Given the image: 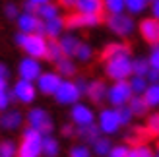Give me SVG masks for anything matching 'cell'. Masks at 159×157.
Listing matches in <instances>:
<instances>
[{"mask_svg": "<svg viewBox=\"0 0 159 157\" xmlns=\"http://www.w3.org/2000/svg\"><path fill=\"white\" fill-rule=\"evenodd\" d=\"M27 2H31V4H35V6L39 8V6H43V4H49V2H52V0H27Z\"/></svg>", "mask_w": 159, "mask_h": 157, "instance_id": "51", "label": "cell"}, {"mask_svg": "<svg viewBox=\"0 0 159 157\" xmlns=\"http://www.w3.org/2000/svg\"><path fill=\"white\" fill-rule=\"evenodd\" d=\"M54 64H57V72L60 74L62 80H70V78H74L76 72H78L76 60L70 58V56H62L58 62H54Z\"/></svg>", "mask_w": 159, "mask_h": 157, "instance_id": "20", "label": "cell"}, {"mask_svg": "<svg viewBox=\"0 0 159 157\" xmlns=\"http://www.w3.org/2000/svg\"><path fill=\"white\" fill-rule=\"evenodd\" d=\"M97 128L101 132V136H113V134H116V132L122 128L116 109L109 107V109L99 111V114H97Z\"/></svg>", "mask_w": 159, "mask_h": 157, "instance_id": "7", "label": "cell"}, {"mask_svg": "<svg viewBox=\"0 0 159 157\" xmlns=\"http://www.w3.org/2000/svg\"><path fill=\"white\" fill-rule=\"evenodd\" d=\"M74 10L80 12V14L101 16L103 14V0H76Z\"/></svg>", "mask_w": 159, "mask_h": 157, "instance_id": "19", "label": "cell"}, {"mask_svg": "<svg viewBox=\"0 0 159 157\" xmlns=\"http://www.w3.org/2000/svg\"><path fill=\"white\" fill-rule=\"evenodd\" d=\"M76 134L80 136V140H82L84 144H93L95 140L101 136V132H99V128H97V124H89V126H82V128H78Z\"/></svg>", "mask_w": 159, "mask_h": 157, "instance_id": "26", "label": "cell"}, {"mask_svg": "<svg viewBox=\"0 0 159 157\" xmlns=\"http://www.w3.org/2000/svg\"><path fill=\"white\" fill-rule=\"evenodd\" d=\"M148 62H149V68H153L159 72V45H153L152 47V52L148 56Z\"/></svg>", "mask_w": 159, "mask_h": 157, "instance_id": "40", "label": "cell"}, {"mask_svg": "<svg viewBox=\"0 0 159 157\" xmlns=\"http://www.w3.org/2000/svg\"><path fill=\"white\" fill-rule=\"evenodd\" d=\"M37 16L41 21H47V20H52V18H58L60 16V6L54 4V2H49V4H43L37 8Z\"/></svg>", "mask_w": 159, "mask_h": 157, "instance_id": "27", "label": "cell"}, {"mask_svg": "<svg viewBox=\"0 0 159 157\" xmlns=\"http://www.w3.org/2000/svg\"><path fill=\"white\" fill-rule=\"evenodd\" d=\"M149 8V0H124V12L130 16L144 14Z\"/></svg>", "mask_w": 159, "mask_h": 157, "instance_id": "28", "label": "cell"}, {"mask_svg": "<svg viewBox=\"0 0 159 157\" xmlns=\"http://www.w3.org/2000/svg\"><path fill=\"white\" fill-rule=\"evenodd\" d=\"M16 45L25 52V56L43 60L47 58V49H49V39L43 33H20L16 35Z\"/></svg>", "mask_w": 159, "mask_h": 157, "instance_id": "1", "label": "cell"}, {"mask_svg": "<svg viewBox=\"0 0 159 157\" xmlns=\"http://www.w3.org/2000/svg\"><path fill=\"white\" fill-rule=\"evenodd\" d=\"M25 120L29 124V128H33L37 130L39 134H52V130H54V120H52V116L47 113V109L43 107H33L31 111H27L25 114Z\"/></svg>", "mask_w": 159, "mask_h": 157, "instance_id": "4", "label": "cell"}, {"mask_svg": "<svg viewBox=\"0 0 159 157\" xmlns=\"http://www.w3.org/2000/svg\"><path fill=\"white\" fill-rule=\"evenodd\" d=\"M80 43H82V39H78L76 35H62L58 39V45H60L62 52H64V56H70V58L74 56V52H76Z\"/></svg>", "mask_w": 159, "mask_h": 157, "instance_id": "22", "label": "cell"}, {"mask_svg": "<svg viewBox=\"0 0 159 157\" xmlns=\"http://www.w3.org/2000/svg\"><path fill=\"white\" fill-rule=\"evenodd\" d=\"M91 147L89 146H85V144H76L70 147V151H68V157H91Z\"/></svg>", "mask_w": 159, "mask_h": 157, "instance_id": "38", "label": "cell"}, {"mask_svg": "<svg viewBox=\"0 0 159 157\" xmlns=\"http://www.w3.org/2000/svg\"><path fill=\"white\" fill-rule=\"evenodd\" d=\"M128 157H153V150L146 144H136L134 147H128Z\"/></svg>", "mask_w": 159, "mask_h": 157, "instance_id": "36", "label": "cell"}, {"mask_svg": "<svg viewBox=\"0 0 159 157\" xmlns=\"http://www.w3.org/2000/svg\"><path fill=\"white\" fill-rule=\"evenodd\" d=\"M111 147H113V144H111L109 136H99V138L91 144V153H95L97 157H109Z\"/></svg>", "mask_w": 159, "mask_h": 157, "instance_id": "23", "label": "cell"}, {"mask_svg": "<svg viewBox=\"0 0 159 157\" xmlns=\"http://www.w3.org/2000/svg\"><path fill=\"white\" fill-rule=\"evenodd\" d=\"M16 21H18L20 33H43V21L39 20L37 14L20 12V16L16 18Z\"/></svg>", "mask_w": 159, "mask_h": 157, "instance_id": "15", "label": "cell"}, {"mask_svg": "<svg viewBox=\"0 0 159 157\" xmlns=\"http://www.w3.org/2000/svg\"><path fill=\"white\" fill-rule=\"evenodd\" d=\"M107 27L113 31L116 37H130L136 29V21L130 14H115V16H109L107 18Z\"/></svg>", "mask_w": 159, "mask_h": 157, "instance_id": "6", "label": "cell"}, {"mask_svg": "<svg viewBox=\"0 0 159 157\" xmlns=\"http://www.w3.org/2000/svg\"><path fill=\"white\" fill-rule=\"evenodd\" d=\"M52 97H54V101H57L58 105H70V107H72L74 103H78V101H80L82 93H80L76 82H72V80H62L60 85H58V89L54 91Z\"/></svg>", "mask_w": 159, "mask_h": 157, "instance_id": "9", "label": "cell"}, {"mask_svg": "<svg viewBox=\"0 0 159 157\" xmlns=\"http://www.w3.org/2000/svg\"><path fill=\"white\" fill-rule=\"evenodd\" d=\"M138 31H140V35L142 39H144L146 43L149 45H159V20L155 18H144L140 21V25H138Z\"/></svg>", "mask_w": 159, "mask_h": 157, "instance_id": "14", "label": "cell"}, {"mask_svg": "<svg viewBox=\"0 0 159 157\" xmlns=\"http://www.w3.org/2000/svg\"><path fill=\"white\" fill-rule=\"evenodd\" d=\"M0 157H18V144L14 140H2L0 142Z\"/></svg>", "mask_w": 159, "mask_h": 157, "instance_id": "34", "label": "cell"}, {"mask_svg": "<svg viewBox=\"0 0 159 157\" xmlns=\"http://www.w3.org/2000/svg\"><path fill=\"white\" fill-rule=\"evenodd\" d=\"M8 82H10V70L0 62V87H8Z\"/></svg>", "mask_w": 159, "mask_h": 157, "instance_id": "44", "label": "cell"}, {"mask_svg": "<svg viewBox=\"0 0 159 157\" xmlns=\"http://www.w3.org/2000/svg\"><path fill=\"white\" fill-rule=\"evenodd\" d=\"M74 4H76V0H58V6L60 8H74Z\"/></svg>", "mask_w": 159, "mask_h": 157, "instance_id": "50", "label": "cell"}, {"mask_svg": "<svg viewBox=\"0 0 159 157\" xmlns=\"http://www.w3.org/2000/svg\"><path fill=\"white\" fill-rule=\"evenodd\" d=\"M87 82L85 78H80V80H76V85H78V89H80V93H82V95H85V89H87Z\"/></svg>", "mask_w": 159, "mask_h": 157, "instance_id": "47", "label": "cell"}, {"mask_svg": "<svg viewBox=\"0 0 159 157\" xmlns=\"http://www.w3.org/2000/svg\"><path fill=\"white\" fill-rule=\"evenodd\" d=\"M43 155V134L33 128H25L21 132V140L18 146V157H41Z\"/></svg>", "mask_w": 159, "mask_h": 157, "instance_id": "3", "label": "cell"}, {"mask_svg": "<svg viewBox=\"0 0 159 157\" xmlns=\"http://www.w3.org/2000/svg\"><path fill=\"white\" fill-rule=\"evenodd\" d=\"M148 70H149V62H148V58H144V56L132 58V76H142V78H146Z\"/></svg>", "mask_w": 159, "mask_h": 157, "instance_id": "32", "label": "cell"}, {"mask_svg": "<svg viewBox=\"0 0 159 157\" xmlns=\"http://www.w3.org/2000/svg\"><path fill=\"white\" fill-rule=\"evenodd\" d=\"M23 124V114L18 111V109H6L0 114V128L2 130H8V132H14L21 128Z\"/></svg>", "mask_w": 159, "mask_h": 157, "instance_id": "16", "label": "cell"}, {"mask_svg": "<svg viewBox=\"0 0 159 157\" xmlns=\"http://www.w3.org/2000/svg\"><path fill=\"white\" fill-rule=\"evenodd\" d=\"M12 101H18L21 105H31L37 99V87L35 82H27V80H18L14 83V87L10 89Z\"/></svg>", "mask_w": 159, "mask_h": 157, "instance_id": "8", "label": "cell"}, {"mask_svg": "<svg viewBox=\"0 0 159 157\" xmlns=\"http://www.w3.org/2000/svg\"><path fill=\"white\" fill-rule=\"evenodd\" d=\"M70 120L76 128H82V126H89V124H95V111L89 107L78 101L70 107Z\"/></svg>", "mask_w": 159, "mask_h": 157, "instance_id": "10", "label": "cell"}, {"mask_svg": "<svg viewBox=\"0 0 159 157\" xmlns=\"http://www.w3.org/2000/svg\"><path fill=\"white\" fill-rule=\"evenodd\" d=\"M23 12H27V14H37V6L25 0V4H23Z\"/></svg>", "mask_w": 159, "mask_h": 157, "instance_id": "48", "label": "cell"}, {"mask_svg": "<svg viewBox=\"0 0 159 157\" xmlns=\"http://www.w3.org/2000/svg\"><path fill=\"white\" fill-rule=\"evenodd\" d=\"M43 66L41 60L31 58V56H23L18 64V76L20 80H27V82H37V78L41 76Z\"/></svg>", "mask_w": 159, "mask_h": 157, "instance_id": "11", "label": "cell"}, {"mask_svg": "<svg viewBox=\"0 0 159 157\" xmlns=\"http://www.w3.org/2000/svg\"><path fill=\"white\" fill-rule=\"evenodd\" d=\"M149 10H152V18L159 20V0H152L149 2Z\"/></svg>", "mask_w": 159, "mask_h": 157, "instance_id": "46", "label": "cell"}, {"mask_svg": "<svg viewBox=\"0 0 159 157\" xmlns=\"http://www.w3.org/2000/svg\"><path fill=\"white\" fill-rule=\"evenodd\" d=\"M126 107H128V111L132 113V116H146L149 113V107L146 105V101L142 95H132L130 101L126 103Z\"/></svg>", "mask_w": 159, "mask_h": 157, "instance_id": "21", "label": "cell"}, {"mask_svg": "<svg viewBox=\"0 0 159 157\" xmlns=\"http://www.w3.org/2000/svg\"><path fill=\"white\" fill-rule=\"evenodd\" d=\"M64 29H66V23H64V18H60V16L43 21V35L49 41H58L64 35Z\"/></svg>", "mask_w": 159, "mask_h": 157, "instance_id": "17", "label": "cell"}, {"mask_svg": "<svg viewBox=\"0 0 159 157\" xmlns=\"http://www.w3.org/2000/svg\"><path fill=\"white\" fill-rule=\"evenodd\" d=\"M132 95H134V93H132L130 85H128V80L113 82L111 85H107V101L111 103V107H113V109L124 107L130 101Z\"/></svg>", "mask_w": 159, "mask_h": 157, "instance_id": "5", "label": "cell"}, {"mask_svg": "<svg viewBox=\"0 0 159 157\" xmlns=\"http://www.w3.org/2000/svg\"><path fill=\"white\" fill-rule=\"evenodd\" d=\"M103 12H107L109 16L122 14L124 12V0H103Z\"/></svg>", "mask_w": 159, "mask_h": 157, "instance_id": "33", "label": "cell"}, {"mask_svg": "<svg viewBox=\"0 0 159 157\" xmlns=\"http://www.w3.org/2000/svg\"><path fill=\"white\" fill-rule=\"evenodd\" d=\"M146 132L149 136H153V138H159V113H153V114H149L148 116V120H146Z\"/></svg>", "mask_w": 159, "mask_h": 157, "instance_id": "35", "label": "cell"}, {"mask_svg": "<svg viewBox=\"0 0 159 157\" xmlns=\"http://www.w3.org/2000/svg\"><path fill=\"white\" fill-rule=\"evenodd\" d=\"M85 97L91 101V103L99 105L103 101H107V83L101 82V80H93L87 83V89H85Z\"/></svg>", "mask_w": 159, "mask_h": 157, "instance_id": "18", "label": "cell"}, {"mask_svg": "<svg viewBox=\"0 0 159 157\" xmlns=\"http://www.w3.org/2000/svg\"><path fill=\"white\" fill-rule=\"evenodd\" d=\"M155 151H157V155H159V138H157V144H155Z\"/></svg>", "mask_w": 159, "mask_h": 157, "instance_id": "52", "label": "cell"}, {"mask_svg": "<svg viewBox=\"0 0 159 157\" xmlns=\"http://www.w3.org/2000/svg\"><path fill=\"white\" fill-rule=\"evenodd\" d=\"M146 80H148V83H159V72L153 68H149L148 74H146Z\"/></svg>", "mask_w": 159, "mask_h": 157, "instance_id": "45", "label": "cell"}, {"mask_svg": "<svg viewBox=\"0 0 159 157\" xmlns=\"http://www.w3.org/2000/svg\"><path fill=\"white\" fill-rule=\"evenodd\" d=\"M146 105L149 109H159V83H148L146 91L142 93Z\"/></svg>", "mask_w": 159, "mask_h": 157, "instance_id": "25", "label": "cell"}, {"mask_svg": "<svg viewBox=\"0 0 159 157\" xmlns=\"http://www.w3.org/2000/svg\"><path fill=\"white\" fill-rule=\"evenodd\" d=\"M12 105V95H10V89L8 87H0V113L10 109Z\"/></svg>", "mask_w": 159, "mask_h": 157, "instance_id": "39", "label": "cell"}, {"mask_svg": "<svg viewBox=\"0 0 159 157\" xmlns=\"http://www.w3.org/2000/svg\"><path fill=\"white\" fill-rule=\"evenodd\" d=\"M122 52H130L128 45H124V43H109V45H105V49H103V58H111V56H115V54H122Z\"/></svg>", "mask_w": 159, "mask_h": 157, "instance_id": "30", "label": "cell"}, {"mask_svg": "<svg viewBox=\"0 0 159 157\" xmlns=\"http://www.w3.org/2000/svg\"><path fill=\"white\" fill-rule=\"evenodd\" d=\"M109 157H128V147L122 146V144H118V146H113L111 147V153Z\"/></svg>", "mask_w": 159, "mask_h": 157, "instance_id": "43", "label": "cell"}, {"mask_svg": "<svg viewBox=\"0 0 159 157\" xmlns=\"http://www.w3.org/2000/svg\"><path fill=\"white\" fill-rule=\"evenodd\" d=\"M4 14H6V18L8 20H16L20 16V10H18V4L16 2H8L4 6Z\"/></svg>", "mask_w": 159, "mask_h": 157, "instance_id": "42", "label": "cell"}, {"mask_svg": "<svg viewBox=\"0 0 159 157\" xmlns=\"http://www.w3.org/2000/svg\"><path fill=\"white\" fill-rule=\"evenodd\" d=\"M64 23L68 29H87V27H97L101 23V16H93V14H80L74 12L64 18Z\"/></svg>", "mask_w": 159, "mask_h": 157, "instance_id": "12", "label": "cell"}, {"mask_svg": "<svg viewBox=\"0 0 159 157\" xmlns=\"http://www.w3.org/2000/svg\"><path fill=\"white\" fill-rule=\"evenodd\" d=\"M62 56H64V52H62L58 41H49V49H47V58L51 62H58Z\"/></svg>", "mask_w": 159, "mask_h": 157, "instance_id": "37", "label": "cell"}, {"mask_svg": "<svg viewBox=\"0 0 159 157\" xmlns=\"http://www.w3.org/2000/svg\"><path fill=\"white\" fill-rule=\"evenodd\" d=\"M60 153V142L52 134L43 136V155L45 157H58Z\"/></svg>", "mask_w": 159, "mask_h": 157, "instance_id": "24", "label": "cell"}, {"mask_svg": "<svg viewBox=\"0 0 159 157\" xmlns=\"http://www.w3.org/2000/svg\"><path fill=\"white\" fill-rule=\"evenodd\" d=\"M153 157H159V155H157V153H153Z\"/></svg>", "mask_w": 159, "mask_h": 157, "instance_id": "53", "label": "cell"}, {"mask_svg": "<svg viewBox=\"0 0 159 157\" xmlns=\"http://www.w3.org/2000/svg\"><path fill=\"white\" fill-rule=\"evenodd\" d=\"M105 74L113 82L128 80L132 76L130 52H122V54H115V56H111V58H105Z\"/></svg>", "mask_w": 159, "mask_h": 157, "instance_id": "2", "label": "cell"}, {"mask_svg": "<svg viewBox=\"0 0 159 157\" xmlns=\"http://www.w3.org/2000/svg\"><path fill=\"white\" fill-rule=\"evenodd\" d=\"M76 62H89L91 58H93V47L89 45V43H80L78 45V49H76V52H74V56H72Z\"/></svg>", "mask_w": 159, "mask_h": 157, "instance_id": "29", "label": "cell"}, {"mask_svg": "<svg viewBox=\"0 0 159 157\" xmlns=\"http://www.w3.org/2000/svg\"><path fill=\"white\" fill-rule=\"evenodd\" d=\"M149 2H152V0H149Z\"/></svg>", "mask_w": 159, "mask_h": 157, "instance_id": "54", "label": "cell"}, {"mask_svg": "<svg viewBox=\"0 0 159 157\" xmlns=\"http://www.w3.org/2000/svg\"><path fill=\"white\" fill-rule=\"evenodd\" d=\"M116 111H118V119H120V124H122V126H128V124L132 122V119H134V116H132V113L128 111V107H118L116 109Z\"/></svg>", "mask_w": 159, "mask_h": 157, "instance_id": "41", "label": "cell"}, {"mask_svg": "<svg viewBox=\"0 0 159 157\" xmlns=\"http://www.w3.org/2000/svg\"><path fill=\"white\" fill-rule=\"evenodd\" d=\"M62 82V78L58 72H41V76L37 78L35 82V87H37V93H43L47 97H52L54 91L58 89V85Z\"/></svg>", "mask_w": 159, "mask_h": 157, "instance_id": "13", "label": "cell"}, {"mask_svg": "<svg viewBox=\"0 0 159 157\" xmlns=\"http://www.w3.org/2000/svg\"><path fill=\"white\" fill-rule=\"evenodd\" d=\"M62 136H66V138L74 136V126H72V124H66V126L62 128Z\"/></svg>", "mask_w": 159, "mask_h": 157, "instance_id": "49", "label": "cell"}, {"mask_svg": "<svg viewBox=\"0 0 159 157\" xmlns=\"http://www.w3.org/2000/svg\"><path fill=\"white\" fill-rule=\"evenodd\" d=\"M128 85H130L134 95H142V93L146 91V87H148V80L142 78V76H130L128 78Z\"/></svg>", "mask_w": 159, "mask_h": 157, "instance_id": "31", "label": "cell"}]
</instances>
